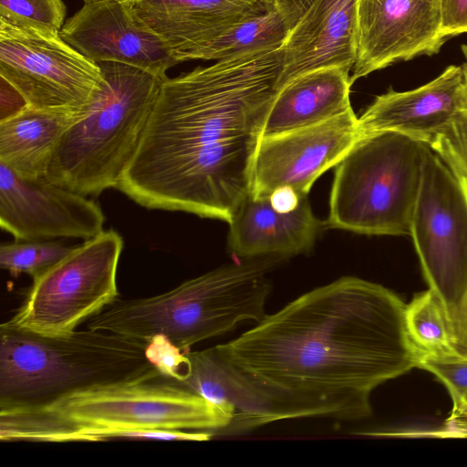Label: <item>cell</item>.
Returning <instances> with one entry per match:
<instances>
[{
  "label": "cell",
  "mask_w": 467,
  "mask_h": 467,
  "mask_svg": "<svg viewBox=\"0 0 467 467\" xmlns=\"http://www.w3.org/2000/svg\"><path fill=\"white\" fill-rule=\"evenodd\" d=\"M405 307L389 288L343 276L210 348L235 406L226 431L292 419L369 417L371 392L418 366Z\"/></svg>",
  "instance_id": "1"
},
{
  "label": "cell",
  "mask_w": 467,
  "mask_h": 467,
  "mask_svg": "<svg viewBox=\"0 0 467 467\" xmlns=\"http://www.w3.org/2000/svg\"><path fill=\"white\" fill-rule=\"evenodd\" d=\"M281 47L161 79L140 143L116 189L136 203L230 223L280 90Z\"/></svg>",
  "instance_id": "2"
},
{
  "label": "cell",
  "mask_w": 467,
  "mask_h": 467,
  "mask_svg": "<svg viewBox=\"0 0 467 467\" xmlns=\"http://www.w3.org/2000/svg\"><path fill=\"white\" fill-rule=\"evenodd\" d=\"M147 341L87 328L44 335L0 326V411L40 409L72 394L159 371Z\"/></svg>",
  "instance_id": "3"
},
{
  "label": "cell",
  "mask_w": 467,
  "mask_h": 467,
  "mask_svg": "<svg viewBox=\"0 0 467 467\" xmlns=\"http://www.w3.org/2000/svg\"><path fill=\"white\" fill-rule=\"evenodd\" d=\"M231 419L178 380L160 371L84 390L54 404L23 410L13 421L17 441H97L118 431L170 429L223 432Z\"/></svg>",
  "instance_id": "4"
},
{
  "label": "cell",
  "mask_w": 467,
  "mask_h": 467,
  "mask_svg": "<svg viewBox=\"0 0 467 467\" xmlns=\"http://www.w3.org/2000/svg\"><path fill=\"white\" fill-rule=\"evenodd\" d=\"M262 258L223 265L154 296L117 299L88 319L87 328L148 341L165 336L183 352L233 330L260 322L272 285Z\"/></svg>",
  "instance_id": "5"
},
{
  "label": "cell",
  "mask_w": 467,
  "mask_h": 467,
  "mask_svg": "<svg viewBox=\"0 0 467 467\" xmlns=\"http://www.w3.org/2000/svg\"><path fill=\"white\" fill-rule=\"evenodd\" d=\"M98 64L102 86L61 137L45 177L84 196L118 186L140 143L161 81L126 64Z\"/></svg>",
  "instance_id": "6"
},
{
  "label": "cell",
  "mask_w": 467,
  "mask_h": 467,
  "mask_svg": "<svg viewBox=\"0 0 467 467\" xmlns=\"http://www.w3.org/2000/svg\"><path fill=\"white\" fill-rule=\"evenodd\" d=\"M428 143L395 131L360 135L336 165L326 224L410 235Z\"/></svg>",
  "instance_id": "7"
},
{
  "label": "cell",
  "mask_w": 467,
  "mask_h": 467,
  "mask_svg": "<svg viewBox=\"0 0 467 467\" xmlns=\"http://www.w3.org/2000/svg\"><path fill=\"white\" fill-rule=\"evenodd\" d=\"M410 236L454 341L467 315V194L457 175L431 148L422 168Z\"/></svg>",
  "instance_id": "8"
},
{
  "label": "cell",
  "mask_w": 467,
  "mask_h": 467,
  "mask_svg": "<svg viewBox=\"0 0 467 467\" xmlns=\"http://www.w3.org/2000/svg\"><path fill=\"white\" fill-rule=\"evenodd\" d=\"M124 246L110 229L86 240L33 279L20 308L8 322L44 335L76 330L118 299L117 271Z\"/></svg>",
  "instance_id": "9"
},
{
  "label": "cell",
  "mask_w": 467,
  "mask_h": 467,
  "mask_svg": "<svg viewBox=\"0 0 467 467\" xmlns=\"http://www.w3.org/2000/svg\"><path fill=\"white\" fill-rule=\"evenodd\" d=\"M0 76L26 106L57 112L86 111L104 81L99 65L59 31L1 20Z\"/></svg>",
  "instance_id": "10"
},
{
  "label": "cell",
  "mask_w": 467,
  "mask_h": 467,
  "mask_svg": "<svg viewBox=\"0 0 467 467\" xmlns=\"http://www.w3.org/2000/svg\"><path fill=\"white\" fill-rule=\"evenodd\" d=\"M359 136L358 118L350 109L319 124L262 138L250 193L269 197L277 189L291 188L306 197L315 181L336 166Z\"/></svg>",
  "instance_id": "11"
},
{
  "label": "cell",
  "mask_w": 467,
  "mask_h": 467,
  "mask_svg": "<svg viewBox=\"0 0 467 467\" xmlns=\"http://www.w3.org/2000/svg\"><path fill=\"white\" fill-rule=\"evenodd\" d=\"M97 202L47 179L30 181L0 163V224L16 241L90 239L103 231Z\"/></svg>",
  "instance_id": "12"
},
{
  "label": "cell",
  "mask_w": 467,
  "mask_h": 467,
  "mask_svg": "<svg viewBox=\"0 0 467 467\" xmlns=\"http://www.w3.org/2000/svg\"><path fill=\"white\" fill-rule=\"evenodd\" d=\"M447 40L439 0H360L350 82L398 62L438 54Z\"/></svg>",
  "instance_id": "13"
},
{
  "label": "cell",
  "mask_w": 467,
  "mask_h": 467,
  "mask_svg": "<svg viewBox=\"0 0 467 467\" xmlns=\"http://www.w3.org/2000/svg\"><path fill=\"white\" fill-rule=\"evenodd\" d=\"M61 36L93 62H118L161 79L176 66L162 39L122 0L85 2L60 30Z\"/></svg>",
  "instance_id": "14"
},
{
  "label": "cell",
  "mask_w": 467,
  "mask_h": 467,
  "mask_svg": "<svg viewBox=\"0 0 467 467\" xmlns=\"http://www.w3.org/2000/svg\"><path fill=\"white\" fill-rule=\"evenodd\" d=\"M359 1H311L281 47L279 88L321 68L351 72L358 52Z\"/></svg>",
  "instance_id": "15"
},
{
  "label": "cell",
  "mask_w": 467,
  "mask_h": 467,
  "mask_svg": "<svg viewBox=\"0 0 467 467\" xmlns=\"http://www.w3.org/2000/svg\"><path fill=\"white\" fill-rule=\"evenodd\" d=\"M168 47L178 63L192 61L234 24L273 5V0H122Z\"/></svg>",
  "instance_id": "16"
},
{
  "label": "cell",
  "mask_w": 467,
  "mask_h": 467,
  "mask_svg": "<svg viewBox=\"0 0 467 467\" xmlns=\"http://www.w3.org/2000/svg\"><path fill=\"white\" fill-rule=\"evenodd\" d=\"M462 67L450 65L439 76L413 89L389 88L358 118L360 135L395 131L430 143L461 112Z\"/></svg>",
  "instance_id": "17"
},
{
  "label": "cell",
  "mask_w": 467,
  "mask_h": 467,
  "mask_svg": "<svg viewBox=\"0 0 467 467\" xmlns=\"http://www.w3.org/2000/svg\"><path fill=\"white\" fill-rule=\"evenodd\" d=\"M320 226L306 197L294 210L281 212L269 197L249 192L229 223L228 248L244 260L295 255L310 250Z\"/></svg>",
  "instance_id": "18"
},
{
  "label": "cell",
  "mask_w": 467,
  "mask_h": 467,
  "mask_svg": "<svg viewBox=\"0 0 467 467\" xmlns=\"http://www.w3.org/2000/svg\"><path fill=\"white\" fill-rule=\"evenodd\" d=\"M350 70L327 67L303 74L278 91L262 138L322 123L352 109Z\"/></svg>",
  "instance_id": "19"
},
{
  "label": "cell",
  "mask_w": 467,
  "mask_h": 467,
  "mask_svg": "<svg viewBox=\"0 0 467 467\" xmlns=\"http://www.w3.org/2000/svg\"><path fill=\"white\" fill-rule=\"evenodd\" d=\"M85 112L26 106L0 119V163L26 180L45 178L61 137Z\"/></svg>",
  "instance_id": "20"
},
{
  "label": "cell",
  "mask_w": 467,
  "mask_h": 467,
  "mask_svg": "<svg viewBox=\"0 0 467 467\" xmlns=\"http://www.w3.org/2000/svg\"><path fill=\"white\" fill-rule=\"evenodd\" d=\"M289 27L275 5L246 16L203 46L193 60L218 61L244 52L281 47Z\"/></svg>",
  "instance_id": "21"
},
{
  "label": "cell",
  "mask_w": 467,
  "mask_h": 467,
  "mask_svg": "<svg viewBox=\"0 0 467 467\" xmlns=\"http://www.w3.org/2000/svg\"><path fill=\"white\" fill-rule=\"evenodd\" d=\"M405 324L420 355L455 352L449 320L441 301L430 288L415 295L406 305Z\"/></svg>",
  "instance_id": "22"
},
{
  "label": "cell",
  "mask_w": 467,
  "mask_h": 467,
  "mask_svg": "<svg viewBox=\"0 0 467 467\" xmlns=\"http://www.w3.org/2000/svg\"><path fill=\"white\" fill-rule=\"evenodd\" d=\"M184 355L185 362L178 381L214 405L232 422L235 412L234 401L209 348L185 351Z\"/></svg>",
  "instance_id": "23"
},
{
  "label": "cell",
  "mask_w": 467,
  "mask_h": 467,
  "mask_svg": "<svg viewBox=\"0 0 467 467\" xmlns=\"http://www.w3.org/2000/svg\"><path fill=\"white\" fill-rule=\"evenodd\" d=\"M73 247L53 240L16 241L0 247V265L13 276L34 278L66 256Z\"/></svg>",
  "instance_id": "24"
},
{
  "label": "cell",
  "mask_w": 467,
  "mask_h": 467,
  "mask_svg": "<svg viewBox=\"0 0 467 467\" xmlns=\"http://www.w3.org/2000/svg\"><path fill=\"white\" fill-rule=\"evenodd\" d=\"M66 16L64 0H0V20L16 26L60 32Z\"/></svg>",
  "instance_id": "25"
},
{
  "label": "cell",
  "mask_w": 467,
  "mask_h": 467,
  "mask_svg": "<svg viewBox=\"0 0 467 467\" xmlns=\"http://www.w3.org/2000/svg\"><path fill=\"white\" fill-rule=\"evenodd\" d=\"M429 145L457 175L467 194V111H462Z\"/></svg>",
  "instance_id": "26"
},
{
  "label": "cell",
  "mask_w": 467,
  "mask_h": 467,
  "mask_svg": "<svg viewBox=\"0 0 467 467\" xmlns=\"http://www.w3.org/2000/svg\"><path fill=\"white\" fill-rule=\"evenodd\" d=\"M417 368L435 375L447 388L452 402L467 397V357L456 352L420 355Z\"/></svg>",
  "instance_id": "27"
},
{
  "label": "cell",
  "mask_w": 467,
  "mask_h": 467,
  "mask_svg": "<svg viewBox=\"0 0 467 467\" xmlns=\"http://www.w3.org/2000/svg\"><path fill=\"white\" fill-rule=\"evenodd\" d=\"M145 354L148 360L164 376L179 379L185 355L165 336L156 335L147 341Z\"/></svg>",
  "instance_id": "28"
},
{
  "label": "cell",
  "mask_w": 467,
  "mask_h": 467,
  "mask_svg": "<svg viewBox=\"0 0 467 467\" xmlns=\"http://www.w3.org/2000/svg\"><path fill=\"white\" fill-rule=\"evenodd\" d=\"M441 32L448 39L467 33V0H439Z\"/></svg>",
  "instance_id": "29"
},
{
  "label": "cell",
  "mask_w": 467,
  "mask_h": 467,
  "mask_svg": "<svg viewBox=\"0 0 467 467\" xmlns=\"http://www.w3.org/2000/svg\"><path fill=\"white\" fill-rule=\"evenodd\" d=\"M275 8L285 20L289 30L303 15L312 0H273Z\"/></svg>",
  "instance_id": "30"
},
{
  "label": "cell",
  "mask_w": 467,
  "mask_h": 467,
  "mask_svg": "<svg viewBox=\"0 0 467 467\" xmlns=\"http://www.w3.org/2000/svg\"><path fill=\"white\" fill-rule=\"evenodd\" d=\"M305 198V197H304ZM272 205L278 211L289 212L294 210L303 199L291 188L275 190L270 196Z\"/></svg>",
  "instance_id": "31"
},
{
  "label": "cell",
  "mask_w": 467,
  "mask_h": 467,
  "mask_svg": "<svg viewBox=\"0 0 467 467\" xmlns=\"http://www.w3.org/2000/svg\"><path fill=\"white\" fill-rule=\"evenodd\" d=\"M454 351L467 357V315L453 342Z\"/></svg>",
  "instance_id": "32"
},
{
  "label": "cell",
  "mask_w": 467,
  "mask_h": 467,
  "mask_svg": "<svg viewBox=\"0 0 467 467\" xmlns=\"http://www.w3.org/2000/svg\"><path fill=\"white\" fill-rule=\"evenodd\" d=\"M462 52L464 57L462 67V84L461 88V111H467V44L462 46Z\"/></svg>",
  "instance_id": "33"
},
{
  "label": "cell",
  "mask_w": 467,
  "mask_h": 467,
  "mask_svg": "<svg viewBox=\"0 0 467 467\" xmlns=\"http://www.w3.org/2000/svg\"><path fill=\"white\" fill-rule=\"evenodd\" d=\"M452 410L448 420L467 418V397L452 402Z\"/></svg>",
  "instance_id": "34"
},
{
  "label": "cell",
  "mask_w": 467,
  "mask_h": 467,
  "mask_svg": "<svg viewBox=\"0 0 467 467\" xmlns=\"http://www.w3.org/2000/svg\"><path fill=\"white\" fill-rule=\"evenodd\" d=\"M82 1L85 3V2H88V1H92V0H82Z\"/></svg>",
  "instance_id": "35"
}]
</instances>
